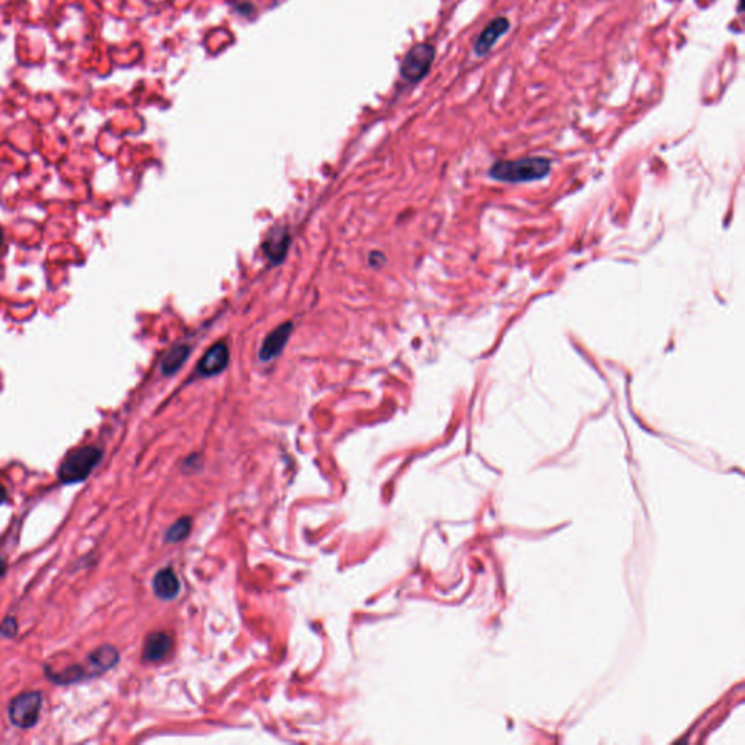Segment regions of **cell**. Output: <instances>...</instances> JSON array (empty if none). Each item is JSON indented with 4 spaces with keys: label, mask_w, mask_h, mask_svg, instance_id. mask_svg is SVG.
I'll use <instances>...</instances> for the list:
<instances>
[{
    "label": "cell",
    "mask_w": 745,
    "mask_h": 745,
    "mask_svg": "<svg viewBox=\"0 0 745 745\" xmlns=\"http://www.w3.org/2000/svg\"><path fill=\"white\" fill-rule=\"evenodd\" d=\"M229 359H230L229 347L224 342H219L204 354V357L200 359V363L197 366V370L204 377L216 376L227 367Z\"/></svg>",
    "instance_id": "obj_6"
},
{
    "label": "cell",
    "mask_w": 745,
    "mask_h": 745,
    "mask_svg": "<svg viewBox=\"0 0 745 745\" xmlns=\"http://www.w3.org/2000/svg\"><path fill=\"white\" fill-rule=\"evenodd\" d=\"M191 347L187 344H179L169 350V352L162 358L161 369L165 376L175 374L179 369H181L190 357Z\"/></svg>",
    "instance_id": "obj_11"
},
{
    "label": "cell",
    "mask_w": 745,
    "mask_h": 745,
    "mask_svg": "<svg viewBox=\"0 0 745 745\" xmlns=\"http://www.w3.org/2000/svg\"><path fill=\"white\" fill-rule=\"evenodd\" d=\"M5 571H6V563H5V560L2 558H0V577H4Z\"/></svg>",
    "instance_id": "obj_16"
},
{
    "label": "cell",
    "mask_w": 745,
    "mask_h": 745,
    "mask_svg": "<svg viewBox=\"0 0 745 745\" xmlns=\"http://www.w3.org/2000/svg\"><path fill=\"white\" fill-rule=\"evenodd\" d=\"M290 243V238L286 232H274L272 236L268 238L265 242V253L270 256L271 261H281L287 253V248Z\"/></svg>",
    "instance_id": "obj_12"
},
{
    "label": "cell",
    "mask_w": 745,
    "mask_h": 745,
    "mask_svg": "<svg viewBox=\"0 0 745 745\" xmlns=\"http://www.w3.org/2000/svg\"><path fill=\"white\" fill-rule=\"evenodd\" d=\"M120 655L118 651L112 647H100L96 651H93L89 657V677H96L107 673L108 670L118 662Z\"/></svg>",
    "instance_id": "obj_9"
},
{
    "label": "cell",
    "mask_w": 745,
    "mask_h": 745,
    "mask_svg": "<svg viewBox=\"0 0 745 745\" xmlns=\"http://www.w3.org/2000/svg\"><path fill=\"white\" fill-rule=\"evenodd\" d=\"M511 30L509 19L505 16H497L482 30L473 44V53L478 57H485L492 51L494 45Z\"/></svg>",
    "instance_id": "obj_5"
},
{
    "label": "cell",
    "mask_w": 745,
    "mask_h": 745,
    "mask_svg": "<svg viewBox=\"0 0 745 745\" xmlns=\"http://www.w3.org/2000/svg\"><path fill=\"white\" fill-rule=\"evenodd\" d=\"M16 629H18L16 620L13 618H8V619H5L2 626H0V633H2L4 636H6V637H12V636H15Z\"/></svg>",
    "instance_id": "obj_14"
},
{
    "label": "cell",
    "mask_w": 745,
    "mask_h": 745,
    "mask_svg": "<svg viewBox=\"0 0 745 745\" xmlns=\"http://www.w3.org/2000/svg\"><path fill=\"white\" fill-rule=\"evenodd\" d=\"M102 451L98 447L86 446L70 453L59 469V479L64 485L79 483L89 478L100 463Z\"/></svg>",
    "instance_id": "obj_2"
},
{
    "label": "cell",
    "mask_w": 745,
    "mask_h": 745,
    "mask_svg": "<svg viewBox=\"0 0 745 745\" xmlns=\"http://www.w3.org/2000/svg\"><path fill=\"white\" fill-rule=\"evenodd\" d=\"M42 706V696L38 691H25L21 693L19 696L12 699L9 705V719L12 725L21 729H28L33 728L41 712Z\"/></svg>",
    "instance_id": "obj_3"
},
{
    "label": "cell",
    "mask_w": 745,
    "mask_h": 745,
    "mask_svg": "<svg viewBox=\"0 0 745 745\" xmlns=\"http://www.w3.org/2000/svg\"><path fill=\"white\" fill-rule=\"evenodd\" d=\"M172 649V639L165 632H155L147 636L143 648V658L149 662L163 659Z\"/></svg>",
    "instance_id": "obj_8"
},
{
    "label": "cell",
    "mask_w": 745,
    "mask_h": 745,
    "mask_svg": "<svg viewBox=\"0 0 745 745\" xmlns=\"http://www.w3.org/2000/svg\"><path fill=\"white\" fill-rule=\"evenodd\" d=\"M190 531H191V520L185 517V519L178 520L172 527L168 529L165 538H166V542L176 543V542L184 541V538L190 534Z\"/></svg>",
    "instance_id": "obj_13"
},
{
    "label": "cell",
    "mask_w": 745,
    "mask_h": 745,
    "mask_svg": "<svg viewBox=\"0 0 745 745\" xmlns=\"http://www.w3.org/2000/svg\"><path fill=\"white\" fill-rule=\"evenodd\" d=\"M6 499H8V491H6V487L0 483V504H4Z\"/></svg>",
    "instance_id": "obj_15"
},
{
    "label": "cell",
    "mask_w": 745,
    "mask_h": 745,
    "mask_svg": "<svg viewBox=\"0 0 745 745\" xmlns=\"http://www.w3.org/2000/svg\"><path fill=\"white\" fill-rule=\"evenodd\" d=\"M291 332H293V323L286 322L268 333L260 350V358L262 359V362H270V359H272L282 350H284V347L287 345L290 340Z\"/></svg>",
    "instance_id": "obj_7"
},
{
    "label": "cell",
    "mask_w": 745,
    "mask_h": 745,
    "mask_svg": "<svg viewBox=\"0 0 745 745\" xmlns=\"http://www.w3.org/2000/svg\"><path fill=\"white\" fill-rule=\"evenodd\" d=\"M550 172V161L546 158H523L517 161L497 162L491 168V176L508 184L531 183L543 179Z\"/></svg>",
    "instance_id": "obj_1"
},
{
    "label": "cell",
    "mask_w": 745,
    "mask_h": 745,
    "mask_svg": "<svg viewBox=\"0 0 745 745\" xmlns=\"http://www.w3.org/2000/svg\"><path fill=\"white\" fill-rule=\"evenodd\" d=\"M179 589H181V584H179L176 574L169 568L159 571L153 578V591L162 600L175 599Z\"/></svg>",
    "instance_id": "obj_10"
},
{
    "label": "cell",
    "mask_w": 745,
    "mask_h": 745,
    "mask_svg": "<svg viewBox=\"0 0 745 745\" xmlns=\"http://www.w3.org/2000/svg\"><path fill=\"white\" fill-rule=\"evenodd\" d=\"M2 241H4V233H2V230H0V243H2Z\"/></svg>",
    "instance_id": "obj_17"
},
{
    "label": "cell",
    "mask_w": 745,
    "mask_h": 745,
    "mask_svg": "<svg viewBox=\"0 0 745 745\" xmlns=\"http://www.w3.org/2000/svg\"><path fill=\"white\" fill-rule=\"evenodd\" d=\"M435 59V48L431 44H418L408 51L405 56L400 74L402 78L409 83H417L422 81L429 73L431 66Z\"/></svg>",
    "instance_id": "obj_4"
}]
</instances>
